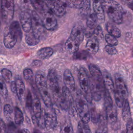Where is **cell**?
I'll use <instances>...</instances> for the list:
<instances>
[{
	"instance_id": "obj_10",
	"label": "cell",
	"mask_w": 133,
	"mask_h": 133,
	"mask_svg": "<svg viewBox=\"0 0 133 133\" xmlns=\"http://www.w3.org/2000/svg\"><path fill=\"white\" fill-rule=\"evenodd\" d=\"M44 118L45 128L49 131H55L58 125L57 114L55 112L51 109L50 111L44 112Z\"/></svg>"
},
{
	"instance_id": "obj_35",
	"label": "cell",
	"mask_w": 133,
	"mask_h": 133,
	"mask_svg": "<svg viewBox=\"0 0 133 133\" xmlns=\"http://www.w3.org/2000/svg\"><path fill=\"white\" fill-rule=\"evenodd\" d=\"M90 129L87 124L79 121L77 128L76 133H90Z\"/></svg>"
},
{
	"instance_id": "obj_56",
	"label": "cell",
	"mask_w": 133,
	"mask_h": 133,
	"mask_svg": "<svg viewBox=\"0 0 133 133\" xmlns=\"http://www.w3.org/2000/svg\"><path fill=\"white\" fill-rule=\"evenodd\" d=\"M1 112H2V101L0 98V114L1 113Z\"/></svg>"
},
{
	"instance_id": "obj_32",
	"label": "cell",
	"mask_w": 133,
	"mask_h": 133,
	"mask_svg": "<svg viewBox=\"0 0 133 133\" xmlns=\"http://www.w3.org/2000/svg\"><path fill=\"white\" fill-rule=\"evenodd\" d=\"M14 120L16 125H21L24 121L23 114L20 109L18 107H15L14 109Z\"/></svg>"
},
{
	"instance_id": "obj_41",
	"label": "cell",
	"mask_w": 133,
	"mask_h": 133,
	"mask_svg": "<svg viewBox=\"0 0 133 133\" xmlns=\"http://www.w3.org/2000/svg\"><path fill=\"white\" fill-rule=\"evenodd\" d=\"M26 100H25V105L28 109L30 111H32V104H33V98L31 94V92L30 90H28L26 96Z\"/></svg>"
},
{
	"instance_id": "obj_54",
	"label": "cell",
	"mask_w": 133,
	"mask_h": 133,
	"mask_svg": "<svg viewBox=\"0 0 133 133\" xmlns=\"http://www.w3.org/2000/svg\"><path fill=\"white\" fill-rule=\"evenodd\" d=\"M20 133H31L30 131L26 128H23L21 130Z\"/></svg>"
},
{
	"instance_id": "obj_30",
	"label": "cell",
	"mask_w": 133,
	"mask_h": 133,
	"mask_svg": "<svg viewBox=\"0 0 133 133\" xmlns=\"http://www.w3.org/2000/svg\"><path fill=\"white\" fill-rule=\"evenodd\" d=\"M122 108V118L123 121L127 122L129 119L131 118L130 109L128 99L125 100Z\"/></svg>"
},
{
	"instance_id": "obj_46",
	"label": "cell",
	"mask_w": 133,
	"mask_h": 133,
	"mask_svg": "<svg viewBox=\"0 0 133 133\" xmlns=\"http://www.w3.org/2000/svg\"><path fill=\"white\" fill-rule=\"evenodd\" d=\"M83 0H68V4L70 7L78 8Z\"/></svg>"
},
{
	"instance_id": "obj_57",
	"label": "cell",
	"mask_w": 133,
	"mask_h": 133,
	"mask_svg": "<svg viewBox=\"0 0 133 133\" xmlns=\"http://www.w3.org/2000/svg\"><path fill=\"white\" fill-rule=\"evenodd\" d=\"M15 131H8L7 132H6V133H14V132Z\"/></svg>"
},
{
	"instance_id": "obj_16",
	"label": "cell",
	"mask_w": 133,
	"mask_h": 133,
	"mask_svg": "<svg viewBox=\"0 0 133 133\" xmlns=\"http://www.w3.org/2000/svg\"><path fill=\"white\" fill-rule=\"evenodd\" d=\"M84 30L82 25L76 24L72 28L70 37L81 44L84 39Z\"/></svg>"
},
{
	"instance_id": "obj_24",
	"label": "cell",
	"mask_w": 133,
	"mask_h": 133,
	"mask_svg": "<svg viewBox=\"0 0 133 133\" xmlns=\"http://www.w3.org/2000/svg\"><path fill=\"white\" fill-rule=\"evenodd\" d=\"M9 30L16 38L17 40H21L22 38V31L20 25L17 21H13L10 25Z\"/></svg>"
},
{
	"instance_id": "obj_49",
	"label": "cell",
	"mask_w": 133,
	"mask_h": 133,
	"mask_svg": "<svg viewBox=\"0 0 133 133\" xmlns=\"http://www.w3.org/2000/svg\"><path fill=\"white\" fill-rule=\"evenodd\" d=\"M6 126L2 119L0 118V133H6Z\"/></svg>"
},
{
	"instance_id": "obj_38",
	"label": "cell",
	"mask_w": 133,
	"mask_h": 133,
	"mask_svg": "<svg viewBox=\"0 0 133 133\" xmlns=\"http://www.w3.org/2000/svg\"><path fill=\"white\" fill-rule=\"evenodd\" d=\"M89 113H90V119L91 120L92 122L94 124L98 123L99 119V115L97 112L95 107H92V108H91Z\"/></svg>"
},
{
	"instance_id": "obj_36",
	"label": "cell",
	"mask_w": 133,
	"mask_h": 133,
	"mask_svg": "<svg viewBox=\"0 0 133 133\" xmlns=\"http://www.w3.org/2000/svg\"><path fill=\"white\" fill-rule=\"evenodd\" d=\"M0 94L4 98H7L8 95L6 84L1 76H0Z\"/></svg>"
},
{
	"instance_id": "obj_34",
	"label": "cell",
	"mask_w": 133,
	"mask_h": 133,
	"mask_svg": "<svg viewBox=\"0 0 133 133\" xmlns=\"http://www.w3.org/2000/svg\"><path fill=\"white\" fill-rule=\"evenodd\" d=\"M3 111L4 115L6 119H7V121H11L12 118L13 114V109L12 107L9 104H6L4 106Z\"/></svg>"
},
{
	"instance_id": "obj_23",
	"label": "cell",
	"mask_w": 133,
	"mask_h": 133,
	"mask_svg": "<svg viewBox=\"0 0 133 133\" xmlns=\"http://www.w3.org/2000/svg\"><path fill=\"white\" fill-rule=\"evenodd\" d=\"M79 45V43L69 37L65 43V47L69 53L74 54L78 51Z\"/></svg>"
},
{
	"instance_id": "obj_26",
	"label": "cell",
	"mask_w": 133,
	"mask_h": 133,
	"mask_svg": "<svg viewBox=\"0 0 133 133\" xmlns=\"http://www.w3.org/2000/svg\"><path fill=\"white\" fill-rule=\"evenodd\" d=\"M54 53L53 49L49 47H46L39 49L36 55L41 60H44L50 58Z\"/></svg>"
},
{
	"instance_id": "obj_27",
	"label": "cell",
	"mask_w": 133,
	"mask_h": 133,
	"mask_svg": "<svg viewBox=\"0 0 133 133\" xmlns=\"http://www.w3.org/2000/svg\"><path fill=\"white\" fill-rule=\"evenodd\" d=\"M25 39L26 44L30 46L36 45L39 43L41 40L33 33L32 31L26 33Z\"/></svg>"
},
{
	"instance_id": "obj_52",
	"label": "cell",
	"mask_w": 133,
	"mask_h": 133,
	"mask_svg": "<svg viewBox=\"0 0 133 133\" xmlns=\"http://www.w3.org/2000/svg\"><path fill=\"white\" fill-rule=\"evenodd\" d=\"M10 87L12 92L14 94H16V83L15 81H11L10 84Z\"/></svg>"
},
{
	"instance_id": "obj_18",
	"label": "cell",
	"mask_w": 133,
	"mask_h": 133,
	"mask_svg": "<svg viewBox=\"0 0 133 133\" xmlns=\"http://www.w3.org/2000/svg\"><path fill=\"white\" fill-rule=\"evenodd\" d=\"M63 82L64 86L70 91H74L75 89V81L71 71L66 69L63 73Z\"/></svg>"
},
{
	"instance_id": "obj_58",
	"label": "cell",
	"mask_w": 133,
	"mask_h": 133,
	"mask_svg": "<svg viewBox=\"0 0 133 133\" xmlns=\"http://www.w3.org/2000/svg\"><path fill=\"white\" fill-rule=\"evenodd\" d=\"M0 29H1V22H0Z\"/></svg>"
},
{
	"instance_id": "obj_53",
	"label": "cell",
	"mask_w": 133,
	"mask_h": 133,
	"mask_svg": "<svg viewBox=\"0 0 133 133\" xmlns=\"http://www.w3.org/2000/svg\"><path fill=\"white\" fill-rule=\"evenodd\" d=\"M123 3H124V4H126L128 6V7L129 6H132V2L133 0H121Z\"/></svg>"
},
{
	"instance_id": "obj_47",
	"label": "cell",
	"mask_w": 133,
	"mask_h": 133,
	"mask_svg": "<svg viewBox=\"0 0 133 133\" xmlns=\"http://www.w3.org/2000/svg\"><path fill=\"white\" fill-rule=\"evenodd\" d=\"M95 37H96V38H100L102 37L103 34H102V30L101 27L99 25H97V26L96 27V28L95 29L94 31V34Z\"/></svg>"
},
{
	"instance_id": "obj_6",
	"label": "cell",
	"mask_w": 133,
	"mask_h": 133,
	"mask_svg": "<svg viewBox=\"0 0 133 133\" xmlns=\"http://www.w3.org/2000/svg\"><path fill=\"white\" fill-rule=\"evenodd\" d=\"M74 103L71 91L65 86L61 89V95L57 101L56 104L59 108L64 111H68L70 104Z\"/></svg>"
},
{
	"instance_id": "obj_51",
	"label": "cell",
	"mask_w": 133,
	"mask_h": 133,
	"mask_svg": "<svg viewBox=\"0 0 133 133\" xmlns=\"http://www.w3.org/2000/svg\"><path fill=\"white\" fill-rule=\"evenodd\" d=\"M42 64V61L39 60H34L32 61V62L31 63V66L33 67L37 68V67L41 66Z\"/></svg>"
},
{
	"instance_id": "obj_25",
	"label": "cell",
	"mask_w": 133,
	"mask_h": 133,
	"mask_svg": "<svg viewBox=\"0 0 133 133\" xmlns=\"http://www.w3.org/2000/svg\"><path fill=\"white\" fill-rule=\"evenodd\" d=\"M91 0H83L79 8V14L83 17H87L90 10Z\"/></svg>"
},
{
	"instance_id": "obj_33",
	"label": "cell",
	"mask_w": 133,
	"mask_h": 133,
	"mask_svg": "<svg viewBox=\"0 0 133 133\" xmlns=\"http://www.w3.org/2000/svg\"><path fill=\"white\" fill-rule=\"evenodd\" d=\"M30 1L32 7L41 14L47 8H45L46 5L44 0H30Z\"/></svg>"
},
{
	"instance_id": "obj_17",
	"label": "cell",
	"mask_w": 133,
	"mask_h": 133,
	"mask_svg": "<svg viewBox=\"0 0 133 133\" xmlns=\"http://www.w3.org/2000/svg\"><path fill=\"white\" fill-rule=\"evenodd\" d=\"M92 7L97 20L100 23H103L104 21V14L101 1L92 0Z\"/></svg>"
},
{
	"instance_id": "obj_44",
	"label": "cell",
	"mask_w": 133,
	"mask_h": 133,
	"mask_svg": "<svg viewBox=\"0 0 133 133\" xmlns=\"http://www.w3.org/2000/svg\"><path fill=\"white\" fill-rule=\"evenodd\" d=\"M23 10H26L29 11L32 7L30 0H20Z\"/></svg>"
},
{
	"instance_id": "obj_21",
	"label": "cell",
	"mask_w": 133,
	"mask_h": 133,
	"mask_svg": "<svg viewBox=\"0 0 133 133\" xmlns=\"http://www.w3.org/2000/svg\"><path fill=\"white\" fill-rule=\"evenodd\" d=\"M99 47V41L98 38L95 36H93L88 39L86 45V48H87V51L91 54H96L98 51Z\"/></svg>"
},
{
	"instance_id": "obj_39",
	"label": "cell",
	"mask_w": 133,
	"mask_h": 133,
	"mask_svg": "<svg viewBox=\"0 0 133 133\" xmlns=\"http://www.w3.org/2000/svg\"><path fill=\"white\" fill-rule=\"evenodd\" d=\"M1 74L4 80H5L7 83L10 82L12 75L11 72L9 70L5 68L1 70Z\"/></svg>"
},
{
	"instance_id": "obj_4",
	"label": "cell",
	"mask_w": 133,
	"mask_h": 133,
	"mask_svg": "<svg viewBox=\"0 0 133 133\" xmlns=\"http://www.w3.org/2000/svg\"><path fill=\"white\" fill-rule=\"evenodd\" d=\"M78 80L81 88L84 93L83 95L86 101L89 103H91L92 97L89 87V78L86 70L83 67H81L79 69Z\"/></svg>"
},
{
	"instance_id": "obj_7",
	"label": "cell",
	"mask_w": 133,
	"mask_h": 133,
	"mask_svg": "<svg viewBox=\"0 0 133 133\" xmlns=\"http://www.w3.org/2000/svg\"><path fill=\"white\" fill-rule=\"evenodd\" d=\"M32 18V31L33 33L40 39L45 33V28L43 25L41 17L36 11L31 12Z\"/></svg>"
},
{
	"instance_id": "obj_20",
	"label": "cell",
	"mask_w": 133,
	"mask_h": 133,
	"mask_svg": "<svg viewBox=\"0 0 133 133\" xmlns=\"http://www.w3.org/2000/svg\"><path fill=\"white\" fill-rule=\"evenodd\" d=\"M103 84L105 87V90L109 92L110 94L112 92H114V85L113 81L111 77V76L109 72L105 71L102 74Z\"/></svg>"
},
{
	"instance_id": "obj_40",
	"label": "cell",
	"mask_w": 133,
	"mask_h": 133,
	"mask_svg": "<svg viewBox=\"0 0 133 133\" xmlns=\"http://www.w3.org/2000/svg\"><path fill=\"white\" fill-rule=\"evenodd\" d=\"M105 40L108 45L111 46H116L118 44V41L116 37L109 34H107L105 35Z\"/></svg>"
},
{
	"instance_id": "obj_28",
	"label": "cell",
	"mask_w": 133,
	"mask_h": 133,
	"mask_svg": "<svg viewBox=\"0 0 133 133\" xmlns=\"http://www.w3.org/2000/svg\"><path fill=\"white\" fill-rule=\"evenodd\" d=\"M106 29L109 34L116 38L119 37L121 35V32L119 29L112 23L109 22H107L106 24Z\"/></svg>"
},
{
	"instance_id": "obj_2",
	"label": "cell",
	"mask_w": 133,
	"mask_h": 133,
	"mask_svg": "<svg viewBox=\"0 0 133 133\" xmlns=\"http://www.w3.org/2000/svg\"><path fill=\"white\" fill-rule=\"evenodd\" d=\"M35 82L45 105L47 108L51 109L52 104V101L48 92L47 80L43 73L41 72L36 73Z\"/></svg>"
},
{
	"instance_id": "obj_42",
	"label": "cell",
	"mask_w": 133,
	"mask_h": 133,
	"mask_svg": "<svg viewBox=\"0 0 133 133\" xmlns=\"http://www.w3.org/2000/svg\"><path fill=\"white\" fill-rule=\"evenodd\" d=\"M23 76L24 79L28 82H31L33 78V73L31 69L26 68L23 71Z\"/></svg>"
},
{
	"instance_id": "obj_29",
	"label": "cell",
	"mask_w": 133,
	"mask_h": 133,
	"mask_svg": "<svg viewBox=\"0 0 133 133\" xmlns=\"http://www.w3.org/2000/svg\"><path fill=\"white\" fill-rule=\"evenodd\" d=\"M86 25L88 29L94 30L97 26V18L95 14L93 12L89 14L87 17Z\"/></svg>"
},
{
	"instance_id": "obj_14",
	"label": "cell",
	"mask_w": 133,
	"mask_h": 133,
	"mask_svg": "<svg viewBox=\"0 0 133 133\" xmlns=\"http://www.w3.org/2000/svg\"><path fill=\"white\" fill-rule=\"evenodd\" d=\"M115 80L116 89H114L116 90L125 100L128 99V89L122 77L119 74H116L115 75Z\"/></svg>"
},
{
	"instance_id": "obj_22",
	"label": "cell",
	"mask_w": 133,
	"mask_h": 133,
	"mask_svg": "<svg viewBox=\"0 0 133 133\" xmlns=\"http://www.w3.org/2000/svg\"><path fill=\"white\" fill-rule=\"evenodd\" d=\"M16 95L19 100L22 102L24 99L25 88L23 82L20 78H17L16 81Z\"/></svg>"
},
{
	"instance_id": "obj_15",
	"label": "cell",
	"mask_w": 133,
	"mask_h": 133,
	"mask_svg": "<svg viewBox=\"0 0 133 133\" xmlns=\"http://www.w3.org/2000/svg\"><path fill=\"white\" fill-rule=\"evenodd\" d=\"M32 111L33 113L32 116V121L33 123L36 126L37 121L41 118L43 113L41 102L37 97H35L33 99Z\"/></svg>"
},
{
	"instance_id": "obj_1",
	"label": "cell",
	"mask_w": 133,
	"mask_h": 133,
	"mask_svg": "<svg viewBox=\"0 0 133 133\" xmlns=\"http://www.w3.org/2000/svg\"><path fill=\"white\" fill-rule=\"evenodd\" d=\"M103 10L109 18L116 24H121L123 20L124 11L121 5L113 0H101Z\"/></svg>"
},
{
	"instance_id": "obj_3",
	"label": "cell",
	"mask_w": 133,
	"mask_h": 133,
	"mask_svg": "<svg viewBox=\"0 0 133 133\" xmlns=\"http://www.w3.org/2000/svg\"><path fill=\"white\" fill-rule=\"evenodd\" d=\"M74 103L81 121L84 123L87 124L90 120V113L87 102L81 92L78 91L77 92Z\"/></svg>"
},
{
	"instance_id": "obj_9",
	"label": "cell",
	"mask_w": 133,
	"mask_h": 133,
	"mask_svg": "<svg viewBox=\"0 0 133 133\" xmlns=\"http://www.w3.org/2000/svg\"><path fill=\"white\" fill-rule=\"evenodd\" d=\"M2 16L4 21L9 22L13 18L14 14V0H2L1 1Z\"/></svg>"
},
{
	"instance_id": "obj_8",
	"label": "cell",
	"mask_w": 133,
	"mask_h": 133,
	"mask_svg": "<svg viewBox=\"0 0 133 133\" xmlns=\"http://www.w3.org/2000/svg\"><path fill=\"white\" fill-rule=\"evenodd\" d=\"M41 14V19L44 28L49 31L54 30L57 25V21L54 15L47 8L45 9Z\"/></svg>"
},
{
	"instance_id": "obj_45",
	"label": "cell",
	"mask_w": 133,
	"mask_h": 133,
	"mask_svg": "<svg viewBox=\"0 0 133 133\" xmlns=\"http://www.w3.org/2000/svg\"><path fill=\"white\" fill-rule=\"evenodd\" d=\"M105 51L110 55H114L117 53L116 49L113 46L107 45L104 47Z\"/></svg>"
},
{
	"instance_id": "obj_12",
	"label": "cell",
	"mask_w": 133,
	"mask_h": 133,
	"mask_svg": "<svg viewBox=\"0 0 133 133\" xmlns=\"http://www.w3.org/2000/svg\"><path fill=\"white\" fill-rule=\"evenodd\" d=\"M47 8L56 16L61 17L66 13V7L61 6L52 0H44Z\"/></svg>"
},
{
	"instance_id": "obj_50",
	"label": "cell",
	"mask_w": 133,
	"mask_h": 133,
	"mask_svg": "<svg viewBox=\"0 0 133 133\" xmlns=\"http://www.w3.org/2000/svg\"><path fill=\"white\" fill-rule=\"evenodd\" d=\"M52 1L56 3H57V4L61 6L66 7L67 0H52Z\"/></svg>"
},
{
	"instance_id": "obj_31",
	"label": "cell",
	"mask_w": 133,
	"mask_h": 133,
	"mask_svg": "<svg viewBox=\"0 0 133 133\" xmlns=\"http://www.w3.org/2000/svg\"><path fill=\"white\" fill-rule=\"evenodd\" d=\"M61 133H73V128L69 119L64 121L60 126Z\"/></svg>"
},
{
	"instance_id": "obj_5",
	"label": "cell",
	"mask_w": 133,
	"mask_h": 133,
	"mask_svg": "<svg viewBox=\"0 0 133 133\" xmlns=\"http://www.w3.org/2000/svg\"><path fill=\"white\" fill-rule=\"evenodd\" d=\"M46 80L47 85L51 91L53 99L56 102L61 95V90L59 87L57 73L54 70L51 69L49 71Z\"/></svg>"
},
{
	"instance_id": "obj_11",
	"label": "cell",
	"mask_w": 133,
	"mask_h": 133,
	"mask_svg": "<svg viewBox=\"0 0 133 133\" xmlns=\"http://www.w3.org/2000/svg\"><path fill=\"white\" fill-rule=\"evenodd\" d=\"M105 110V116L107 122L111 125H114L117 121V112L113 103L104 104Z\"/></svg>"
},
{
	"instance_id": "obj_19",
	"label": "cell",
	"mask_w": 133,
	"mask_h": 133,
	"mask_svg": "<svg viewBox=\"0 0 133 133\" xmlns=\"http://www.w3.org/2000/svg\"><path fill=\"white\" fill-rule=\"evenodd\" d=\"M3 41L6 47L8 48H12L16 45L17 40L10 32L9 29H7L4 31Z\"/></svg>"
},
{
	"instance_id": "obj_43",
	"label": "cell",
	"mask_w": 133,
	"mask_h": 133,
	"mask_svg": "<svg viewBox=\"0 0 133 133\" xmlns=\"http://www.w3.org/2000/svg\"><path fill=\"white\" fill-rule=\"evenodd\" d=\"M88 57V52L86 51H77L74 54V58L76 59L84 60L86 59Z\"/></svg>"
},
{
	"instance_id": "obj_55",
	"label": "cell",
	"mask_w": 133,
	"mask_h": 133,
	"mask_svg": "<svg viewBox=\"0 0 133 133\" xmlns=\"http://www.w3.org/2000/svg\"><path fill=\"white\" fill-rule=\"evenodd\" d=\"M33 133H41L37 129H34V131H33Z\"/></svg>"
},
{
	"instance_id": "obj_13",
	"label": "cell",
	"mask_w": 133,
	"mask_h": 133,
	"mask_svg": "<svg viewBox=\"0 0 133 133\" xmlns=\"http://www.w3.org/2000/svg\"><path fill=\"white\" fill-rule=\"evenodd\" d=\"M20 24L26 33L32 31V18L29 11L22 10L20 15Z\"/></svg>"
},
{
	"instance_id": "obj_37",
	"label": "cell",
	"mask_w": 133,
	"mask_h": 133,
	"mask_svg": "<svg viewBox=\"0 0 133 133\" xmlns=\"http://www.w3.org/2000/svg\"><path fill=\"white\" fill-rule=\"evenodd\" d=\"M114 94L116 105L119 108H122L126 100L115 89L114 90Z\"/></svg>"
},
{
	"instance_id": "obj_48",
	"label": "cell",
	"mask_w": 133,
	"mask_h": 133,
	"mask_svg": "<svg viewBox=\"0 0 133 133\" xmlns=\"http://www.w3.org/2000/svg\"><path fill=\"white\" fill-rule=\"evenodd\" d=\"M132 129H133L132 121V119L130 118L127 122L126 133H133Z\"/></svg>"
}]
</instances>
